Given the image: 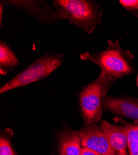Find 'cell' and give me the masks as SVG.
<instances>
[{
	"label": "cell",
	"mask_w": 138,
	"mask_h": 155,
	"mask_svg": "<svg viewBox=\"0 0 138 155\" xmlns=\"http://www.w3.org/2000/svg\"><path fill=\"white\" fill-rule=\"evenodd\" d=\"M52 3L63 19L68 21L87 34L93 33L101 23L103 12L94 1L53 0Z\"/></svg>",
	"instance_id": "cell-1"
},
{
	"label": "cell",
	"mask_w": 138,
	"mask_h": 155,
	"mask_svg": "<svg viewBox=\"0 0 138 155\" xmlns=\"http://www.w3.org/2000/svg\"><path fill=\"white\" fill-rule=\"evenodd\" d=\"M121 6L138 18V0H120Z\"/></svg>",
	"instance_id": "cell-13"
},
{
	"label": "cell",
	"mask_w": 138,
	"mask_h": 155,
	"mask_svg": "<svg viewBox=\"0 0 138 155\" xmlns=\"http://www.w3.org/2000/svg\"><path fill=\"white\" fill-rule=\"evenodd\" d=\"M80 155H102V154L89 148L82 147Z\"/></svg>",
	"instance_id": "cell-14"
},
{
	"label": "cell",
	"mask_w": 138,
	"mask_h": 155,
	"mask_svg": "<svg viewBox=\"0 0 138 155\" xmlns=\"http://www.w3.org/2000/svg\"><path fill=\"white\" fill-rule=\"evenodd\" d=\"M60 155H80L81 139L76 131L67 130L63 132L58 138Z\"/></svg>",
	"instance_id": "cell-9"
},
{
	"label": "cell",
	"mask_w": 138,
	"mask_h": 155,
	"mask_svg": "<svg viewBox=\"0 0 138 155\" xmlns=\"http://www.w3.org/2000/svg\"><path fill=\"white\" fill-rule=\"evenodd\" d=\"M19 61L14 51L5 42H0V68L1 74H6L7 69L18 67Z\"/></svg>",
	"instance_id": "cell-10"
},
{
	"label": "cell",
	"mask_w": 138,
	"mask_h": 155,
	"mask_svg": "<svg viewBox=\"0 0 138 155\" xmlns=\"http://www.w3.org/2000/svg\"><path fill=\"white\" fill-rule=\"evenodd\" d=\"M107 44L105 50L94 54H81L80 58L91 61L101 68L102 73L117 79L133 73L134 71L133 55L122 48L118 41L108 40Z\"/></svg>",
	"instance_id": "cell-2"
},
{
	"label": "cell",
	"mask_w": 138,
	"mask_h": 155,
	"mask_svg": "<svg viewBox=\"0 0 138 155\" xmlns=\"http://www.w3.org/2000/svg\"><path fill=\"white\" fill-rule=\"evenodd\" d=\"M116 122H119L125 128H126L128 142H136L138 143V123L136 124H132L127 122L125 120L120 119L116 118L115 119Z\"/></svg>",
	"instance_id": "cell-11"
},
{
	"label": "cell",
	"mask_w": 138,
	"mask_h": 155,
	"mask_svg": "<svg viewBox=\"0 0 138 155\" xmlns=\"http://www.w3.org/2000/svg\"><path fill=\"white\" fill-rule=\"evenodd\" d=\"M63 63V55L47 54L16 75L0 89L3 94L10 90L39 81L52 73Z\"/></svg>",
	"instance_id": "cell-4"
},
{
	"label": "cell",
	"mask_w": 138,
	"mask_h": 155,
	"mask_svg": "<svg viewBox=\"0 0 138 155\" xmlns=\"http://www.w3.org/2000/svg\"><path fill=\"white\" fill-rule=\"evenodd\" d=\"M1 7H0V19H1V20H0V21H1V23L2 22V18H3V5L1 4V6H0Z\"/></svg>",
	"instance_id": "cell-15"
},
{
	"label": "cell",
	"mask_w": 138,
	"mask_h": 155,
	"mask_svg": "<svg viewBox=\"0 0 138 155\" xmlns=\"http://www.w3.org/2000/svg\"><path fill=\"white\" fill-rule=\"evenodd\" d=\"M0 155H15L9 140L3 135L0 139Z\"/></svg>",
	"instance_id": "cell-12"
},
{
	"label": "cell",
	"mask_w": 138,
	"mask_h": 155,
	"mask_svg": "<svg viewBox=\"0 0 138 155\" xmlns=\"http://www.w3.org/2000/svg\"><path fill=\"white\" fill-rule=\"evenodd\" d=\"M78 134L83 147L89 148L102 155H115L106 135L96 124L84 126Z\"/></svg>",
	"instance_id": "cell-5"
},
{
	"label": "cell",
	"mask_w": 138,
	"mask_h": 155,
	"mask_svg": "<svg viewBox=\"0 0 138 155\" xmlns=\"http://www.w3.org/2000/svg\"><path fill=\"white\" fill-rule=\"evenodd\" d=\"M100 128L106 135L115 155H128L126 128L123 125H114L106 120L101 122Z\"/></svg>",
	"instance_id": "cell-8"
},
{
	"label": "cell",
	"mask_w": 138,
	"mask_h": 155,
	"mask_svg": "<svg viewBox=\"0 0 138 155\" xmlns=\"http://www.w3.org/2000/svg\"><path fill=\"white\" fill-rule=\"evenodd\" d=\"M102 107L106 112L138 120V99L106 96L103 99Z\"/></svg>",
	"instance_id": "cell-7"
},
{
	"label": "cell",
	"mask_w": 138,
	"mask_h": 155,
	"mask_svg": "<svg viewBox=\"0 0 138 155\" xmlns=\"http://www.w3.org/2000/svg\"><path fill=\"white\" fill-rule=\"evenodd\" d=\"M137 84H138V76H137Z\"/></svg>",
	"instance_id": "cell-16"
},
{
	"label": "cell",
	"mask_w": 138,
	"mask_h": 155,
	"mask_svg": "<svg viewBox=\"0 0 138 155\" xmlns=\"http://www.w3.org/2000/svg\"><path fill=\"white\" fill-rule=\"evenodd\" d=\"M117 80L101 72L97 78L80 93L81 108L85 125L95 124L101 119L103 99Z\"/></svg>",
	"instance_id": "cell-3"
},
{
	"label": "cell",
	"mask_w": 138,
	"mask_h": 155,
	"mask_svg": "<svg viewBox=\"0 0 138 155\" xmlns=\"http://www.w3.org/2000/svg\"><path fill=\"white\" fill-rule=\"evenodd\" d=\"M2 3L18 8L34 16L37 19L44 23H52L63 20L56 11L50 8L43 1H4Z\"/></svg>",
	"instance_id": "cell-6"
}]
</instances>
